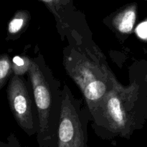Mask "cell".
Here are the masks:
<instances>
[{
  "label": "cell",
  "mask_w": 147,
  "mask_h": 147,
  "mask_svg": "<svg viewBox=\"0 0 147 147\" xmlns=\"http://www.w3.org/2000/svg\"><path fill=\"white\" fill-rule=\"evenodd\" d=\"M31 59L27 56L16 55L11 59L13 74L23 76L28 73Z\"/></svg>",
  "instance_id": "10"
},
{
  "label": "cell",
  "mask_w": 147,
  "mask_h": 147,
  "mask_svg": "<svg viewBox=\"0 0 147 147\" xmlns=\"http://www.w3.org/2000/svg\"><path fill=\"white\" fill-rule=\"evenodd\" d=\"M37 110L40 147H56L63 89L41 56L31 59L28 70Z\"/></svg>",
  "instance_id": "2"
},
{
  "label": "cell",
  "mask_w": 147,
  "mask_h": 147,
  "mask_svg": "<svg viewBox=\"0 0 147 147\" xmlns=\"http://www.w3.org/2000/svg\"><path fill=\"white\" fill-rule=\"evenodd\" d=\"M146 1H147V0H146Z\"/></svg>",
  "instance_id": "12"
},
{
  "label": "cell",
  "mask_w": 147,
  "mask_h": 147,
  "mask_svg": "<svg viewBox=\"0 0 147 147\" xmlns=\"http://www.w3.org/2000/svg\"><path fill=\"white\" fill-rule=\"evenodd\" d=\"M63 64L67 74L81 90L94 119L104 98L119 82L93 45L76 43L66 48Z\"/></svg>",
  "instance_id": "1"
},
{
  "label": "cell",
  "mask_w": 147,
  "mask_h": 147,
  "mask_svg": "<svg viewBox=\"0 0 147 147\" xmlns=\"http://www.w3.org/2000/svg\"><path fill=\"white\" fill-rule=\"evenodd\" d=\"M53 14L59 29L64 31L76 12L73 0H40Z\"/></svg>",
  "instance_id": "6"
},
{
  "label": "cell",
  "mask_w": 147,
  "mask_h": 147,
  "mask_svg": "<svg viewBox=\"0 0 147 147\" xmlns=\"http://www.w3.org/2000/svg\"><path fill=\"white\" fill-rule=\"evenodd\" d=\"M13 75L12 63L7 53L0 55V90L9 81Z\"/></svg>",
  "instance_id": "9"
},
{
  "label": "cell",
  "mask_w": 147,
  "mask_h": 147,
  "mask_svg": "<svg viewBox=\"0 0 147 147\" xmlns=\"http://www.w3.org/2000/svg\"><path fill=\"white\" fill-rule=\"evenodd\" d=\"M134 87H125L119 83L106 95L93 119L114 135L128 138L134 125Z\"/></svg>",
  "instance_id": "3"
},
{
  "label": "cell",
  "mask_w": 147,
  "mask_h": 147,
  "mask_svg": "<svg viewBox=\"0 0 147 147\" xmlns=\"http://www.w3.org/2000/svg\"><path fill=\"white\" fill-rule=\"evenodd\" d=\"M30 15L29 11L19 10L16 11L7 25V40H14L18 38L28 25Z\"/></svg>",
  "instance_id": "8"
},
{
  "label": "cell",
  "mask_w": 147,
  "mask_h": 147,
  "mask_svg": "<svg viewBox=\"0 0 147 147\" xmlns=\"http://www.w3.org/2000/svg\"><path fill=\"white\" fill-rule=\"evenodd\" d=\"M7 140H8V143H4L0 141V147H21L14 134L10 135Z\"/></svg>",
  "instance_id": "11"
},
{
  "label": "cell",
  "mask_w": 147,
  "mask_h": 147,
  "mask_svg": "<svg viewBox=\"0 0 147 147\" xmlns=\"http://www.w3.org/2000/svg\"><path fill=\"white\" fill-rule=\"evenodd\" d=\"M80 105L66 84L63 86L56 147H88L86 120Z\"/></svg>",
  "instance_id": "4"
},
{
  "label": "cell",
  "mask_w": 147,
  "mask_h": 147,
  "mask_svg": "<svg viewBox=\"0 0 147 147\" xmlns=\"http://www.w3.org/2000/svg\"><path fill=\"white\" fill-rule=\"evenodd\" d=\"M137 4H127L118 10L112 17L111 23L114 28L122 34H129L132 31L136 20Z\"/></svg>",
  "instance_id": "7"
},
{
  "label": "cell",
  "mask_w": 147,
  "mask_h": 147,
  "mask_svg": "<svg viewBox=\"0 0 147 147\" xmlns=\"http://www.w3.org/2000/svg\"><path fill=\"white\" fill-rule=\"evenodd\" d=\"M23 76L13 74L7 88L10 110L20 128L29 136L37 133L38 121L32 100V90Z\"/></svg>",
  "instance_id": "5"
}]
</instances>
